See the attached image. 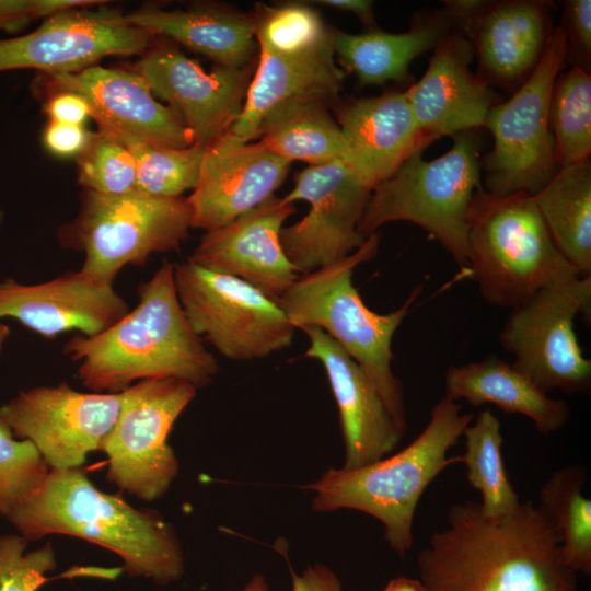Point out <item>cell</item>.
<instances>
[{"label":"cell","instance_id":"cell-14","mask_svg":"<svg viewBox=\"0 0 591 591\" xmlns=\"http://www.w3.org/2000/svg\"><path fill=\"white\" fill-rule=\"evenodd\" d=\"M372 189L343 161L309 165L294 175V187L283 196L305 200L309 212L282 228V248L300 275L343 259L367 240L358 232Z\"/></svg>","mask_w":591,"mask_h":591},{"label":"cell","instance_id":"cell-13","mask_svg":"<svg viewBox=\"0 0 591 591\" xmlns=\"http://www.w3.org/2000/svg\"><path fill=\"white\" fill-rule=\"evenodd\" d=\"M123 398V392L85 393L62 382L19 392L0 406V418L50 470L80 468L114 427Z\"/></svg>","mask_w":591,"mask_h":591},{"label":"cell","instance_id":"cell-2","mask_svg":"<svg viewBox=\"0 0 591 591\" xmlns=\"http://www.w3.org/2000/svg\"><path fill=\"white\" fill-rule=\"evenodd\" d=\"M134 310L94 336L74 334L63 354L79 363L83 386L123 392L132 382L175 378L197 389L212 382L218 361L190 327L177 298L174 264L166 260L138 289Z\"/></svg>","mask_w":591,"mask_h":591},{"label":"cell","instance_id":"cell-40","mask_svg":"<svg viewBox=\"0 0 591 591\" xmlns=\"http://www.w3.org/2000/svg\"><path fill=\"white\" fill-rule=\"evenodd\" d=\"M92 132L84 126L49 121L43 132V143L58 157H78L88 144Z\"/></svg>","mask_w":591,"mask_h":591},{"label":"cell","instance_id":"cell-27","mask_svg":"<svg viewBox=\"0 0 591 591\" xmlns=\"http://www.w3.org/2000/svg\"><path fill=\"white\" fill-rule=\"evenodd\" d=\"M449 14L442 10L419 12L403 33L367 30L349 34L334 30L335 59L344 72L354 74L362 85H381L387 81L407 83L408 68L414 59L433 49L453 28Z\"/></svg>","mask_w":591,"mask_h":591},{"label":"cell","instance_id":"cell-44","mask_svg":"<svg viewBox=\"0 0 591 591\" xmlns=\"http://www.w3.org/2000/svg\"><path fill=\"white\" fill-rule=\"evenodd\" d=\"M312 3H317L323 7L332 8L338 11L349 12L358 16V19L368 27V30L376 28L373 7L374 2L370 0H316Z\"/></svg>","mask_w":591,"mask_h":591},{"label":"cell","instance_id":"cell-18","mask_svg":"<svg viewBox=\"0 0 591 591\" xmlns=\"http://www.w3.org/2000/svg\"><path fill=\"white\" fill-rule=\"evenodd\" d=\"M291 163L262 141L229 132L206 147L199 178L187 201L192 228H221L259 206L283 183Z\"/></svg>","mask_w":591,"mask_h":591},{"label":"cell","instance_id":"cell-7","mask_svg":"<svg viewBox=\"0 0 591 591\" xmlns=\"http://www.w3.org/2000/svg\"><path fill=\"white\" fill-rule=\"evenodd\" d=\"M478 129L456 134L452 147L427 161L413 153L370 197L358 225L363 236L390 222L422 228L467 271V216L480 185Z\"/></svg>","mask_w":591,"mask_h":591},{"label":"cell","instance_id":"cell-28","mask_svg":"<svg viewBox=\"0 0 591 591\" xmlns=\"http://www.w3.org/2000/svg\"><path fill=\"white\" fill-rule=\"evenodd\" d=\"M444 397L464 399L473 406L493 404L506 413L523 415L546 436L560 430L570 418L565 401L548 396L511 363L494 355L449 367Z\"/></svg>","mask_w":591,"mask_h":591},{"label":"cell","instance_id":"cell-16","mask_svg":"<svg viewBox=\"0 0 591 591\" xmlns=\"http://www.w3.org/2000/svg\"><path fill=\"white\" fill-rule=\"evenodd\" d=\"M555 4L545 0H449L443 10L471 43L477 74L491 88L521 84L553 34Z\"/></svg>","mask_w":591,"mask_h":591},{"label":"cell","instance_id":"cell-30","mask_svg":"<svg viewBox=\"0 0 591 591\" xmlns=\"http://www.w3.org/2000/svg\"><path fill=\"white\" fill-rule=\"evenodd\" d=\"M583 465L555 471L540 489L538 506L560 538V556L572 572L591 575V501L582 495Z\"/></svg>","mask_w":591,"mask_h":591},{"label":"cell","instance_id":"cell-25","mask_svg":"<svg viewBox=\"0 0 591 591\" xmlns=\"http://www.w3.org/2000/svg\"><path fill=\"white\" fill-rule=\"evenodd\" d=\"M348 165L373 190L415 152L429 144L417 125L405 91L350 99L337 105Z\"/></svg>","mask_w":591,"mask_h":591},{"label":"cell","instance_id":"cell-1","mask_svg":"<svg viewBox=\"0 0 591 591\" xmlns=\"http://www.w3.org/2000/svg\"><path fill=\"white\" fill-rule=\"evenodd\" d=\"M417 564L430 591H577L555 526L531 500L501 519L485 517L473 500L453 503Z\"/></svg>","mask_w":591,"mask_h":591},{"label":"cell","instance_id":"cell-31","mask_svg":"<svg viewBox=\"0 0 591 591\" xmlns=\"http://www.w3.org/2000/svg\"><path fill=\"white\" fill-rule=\"evenodd\" d=\"M462 436L465 451L461 463L465 465L468 484L480 494L483 514L490 519L511 515L522 501L505 466L500 421L490 410H482Z\"/></svg>","mask_w":591,"mask_h":591},{"label":"cell","instance_id":"cell-41","mask_svg":"<svg viewBox=\"0 0 591 591\" xmlns=\"http://www.w3.org/2000/svg\"><path fill=\"white\" fill-rule=\"evenodd\" d=\"M49 121L84 126L90 116V105L81 95L67 91L55 93L44 106Z\"/></svg>","mask_w":591,"mask_h":591},{"label":"cell","instance_id":"cell-19","mask_svg":"<svg viewBox=\"0 0 591 591\" xmlns=\"http://www.w3.org/2000/svg\"><path fill=\"white\" fill-rule=\"evenodd\" d=\"M293 204L276 195L230 223L207 231L188 260L211 271L236 277L278 302L300 274L280 241Z\"/></svg>","mask_w":591,"mask_h":591},{"label":"cell","instance_id":"cell-34","mask_svg":"<svg viewBox=\"0 0 591 591\" xmlns=\"http://www.w3.org/2000/svg\"><path fill=\"white\" fill-rule=\"evenodd\" d=\"M96 125L99 130L119 141L134 158L137 190L154 196L182 197L184 192L196 187L206 147L161 148L106 124Z\"/></svg>","mask_w":591,"mask_h":591},{"label":"cell","instance_id":"cell-22","mask_svg":"<svg viewBox=\"0 0 591 591\" xmlns=\"http://www.w3.org/2000/svg\"><path fill=\"white\" fill-rule=\"evenodd\" d=\"M57 91L81 95L95 123L117 128L155 147L184 149L194 139L178 115L155 100L135 71L92 66L77 72L46 74Z\"/></svg>","mask_w":591,"mask_h":591},{"label":"cell","instance_id":"cell-37","mask_svg":"<svg viewBox=\"0 0 591 591\" xmlns=\"http://www.w3.org/2000/svg\"><path fill=\"white\" fill-rule=\"evenodd\" d=\"M49 471L34 444L18 439L0 418V514L5 517L26 500Z\"/></svg>","mask_w":591,"mask_h":591},{"label":"cell","instance_id":"cell-32","mask_svg":"<svg viewBox=\"0 0 591 591\" xmlns=\"http://www.w3.org/2000/svg\"><path fill=\"white\" fill-rule=\"evenodd\" d=\"M259 139L290 163L298 160L322 165L349 161L340 128L324 103H308L285 112L264 128Z\"/></svg>","mask_w":591,"mask_h":591},{"label":"cell","instance_id":"cell-3","mask_svg":"<svg viewBox=\"0 0 591 591\" xmlns=\"http://www.w3.org/2000/svg\"><path fill=\"white\" fill-rule=\"evenodd\" d=\"M30 541L50 534L83 538L117 554L130 577L158 584L181 579L184 557L173 525L101 491L80 468L50 470L44 483L4 517Z\"/></svg>","mask_w":591,"mask_h":591},{"label":"cell","instance_id":"cell-9","mask_svg":"<svg viewBox=\"0 0 591 591\" xmlns=\"http://www.w3.org/2000/svg\"><path fill=\"white\" fill-rule=\"evenodd\" d=\"M567 40L556 27L532 73L513 95L494 105L484 127L494 148L483 166L488 193L535 195L558 170L549 128V103L556 77L566 61Z\"/></svg>","mask_w":591,"mask_h":591},{"label":"cell","instance_id":"cell-45","mask_svg":"<svg viewBox=\"0 0 591 591\" xmlns=\"http://www.w3.org/2000/svg\"><path fill=\"white\" fill-rule=\"evenodd\" d=\"M100 0H35V19L48 18L65 11L102 4Z\"/></svg>","mask_w":591,"mask_h":591},{"label":"cell","instance_id":"cell-10","mask_svg":"<svg viewBox=\"0 0 591 591\" xmlns=\"http://www.w3.org/2000/svg\"><path fill=\"white\" fill-rule=\"evenodd\" d=\"M174 282L190 327L223 357L260 359L291 345L296 328L254 286L188 259L174 265Z\"/></svg>","mask_w":591,"mask_h":591},{"label":"cell","instance_id":"cell-23","mask_svg":"<svg viewBox=\"0 0 591 591\" xmlns=\"http://www.w3.org/2000/svg\"><path fill=\"white\" fill-rule=\"evenodd\" d=\"M310 345L305 355L325 369L345 443V468H356L391 454L404 433L359 364L322 329L301 328Z\"/></svg>","mask_w":591,"mask_h":591},{"label":"cell","instance_id":"cell-5","mask_svg":"<svg viewBox=\"0 0 591 591\" xmlns=\"http://www.w3.org/2000/svg\"><path fill=\"white\" fill-rule=\"evenodd\" d=\"M379 244L380 234L375 232L347 257L302 274L278 303L294 328L322 329L359 364L405 434L404 389L392 370V341L422 286L418 285L394 311L380 314L370 310L352 283V274L376 255Z\"/></svg>","mask_w":591,"mask_h":591},{"label":"cell","instance_id":"cell-15","mask_svg":"<svg viewBox=\"0 0 591 591\" xmlns=\"http://www.w3.org/2000/svg\"><path fill=\"white\" fill-rule=\"evenodd\" d=\"M153 37L114 10L65 11L46 18L30 33L0 38V72H77L96 66L105 57L141 56Z\"/></svg>","mask_w":591,"mask_h":591},{"label":"cell","instance_id":"cell-35","mask_svg":"<svg viewBox=\"0 0 591 591\" xmlns=\"http://www.w3.org/2000/svg\"><path fill=\"white\" fill-rule=\"evenodd\" d=\"M253 16L259 50L274 55L308 54L333 39L334 30L328 28L320 12L306 3L257 4Z\"/></svg>","mask_w":591,"mask_h":591},{"label":"cell","instance_id":"cell-36","mask_svg":"<svg viewBox=\"0 0 591 591\" xmlns=\"http://www.w3.org/2000/svg\"><path fill=\"white\" fill-rule=\"evenodd\" d=\"M78 182L83 189L106 195L137 190V170L129 151L115 138L92 132L83 151L76 158Z\"/></svg>","mask_w":591,"mask_h":591},{"label":"cell","instance_id":"cell-12","mask_svg":"<svg viewBox=\"0 0 591 591\" xmlns=\"http://www.w3.org/2000/svg\"><path fill=\"white\" fill-rule=\"evenodd\" d=\"M591 275L541 290L511 310L499 341L512 354L511 363L548 394L589 392L591 360L578 343L573 321L590 315Z\"/></svg>","mask_w":591,"mask_h":591},{"label":"cell","instance_id":"cell-24","mask_svg":"<svg viewBox=\"0 0 591 591\" xmlns=\"http://www.w3.org/2000/svg\"><path fill=\"white\" fill-rule=\"evenodd\" d=\"M344 80L333 39L298 56L259 50L243 108L228 132L246 142L260 138L264 128L285 112L308 103L327 104L336 100Z\"/></svg>","mask_w":591,"mask_h":591},{"label":"cell","instance_id":"cell-47","mask_svg":"<svg viewBox=\"0 0 591 591\" xmlns=\"http://www.w3.org/2000/svg\"><path fill=\"white\" fill-rule=\"evenodd\" d=\"M242 591H268V583L264 576H254Z\"/></svg>","mask_w":591,"mask_h":591},{"label":"cell","instance_id":"cell-48","mask_svg":"<svg viewBox=\"0 0 591 591\" xmlns=\"http://www.w3.org/2000/svg\"><path fill=\"white\" fill-rule=\"evenodd\" d=\"M10 334H11L10 326L8 324L0 322V355L4 348L7 340L10 337Z\"/></svg>","mask_w":591,"mask_h":591},{"label":"cell","instance_id":"cell-42","mask_svg":"<svg viewBox=\"0 0 591 591\" xmlns=\"http://www.w3.org/2000/svg\"><path fill=\"white\" fill-rule=\"evenodd\" d=\"M292 591H344L337 575L324 565L305 568L292 573Z\"/></svg>","mask_w":591,"mask_h":591},{"label":"cell","instance_id":"cell-21","mask_svg":"<svg viewBox=\"0 0 591 591\" xmlns=\"http://www.w3.org/2000/svg\"><path fill=\"white\" fill-rule=\"evenodd\" d=\"M128 311L113 287L96 285L79 271L33 285L0 280V320L13 318L47 339L71 331L97 335Z\"/></svg>","mask_w":591,"mask_h":591},{"label":"cell","instance_id":"cell-33","mask_svg":"<svg viewBox=\"0 0 591 591\" xmlns=\"http://www.w3.org/2000/svg\"><path fill=\"white\" fill-rule=\"evenodd\" d=\"M549 128L558 167L590 158L591 76L571 67L555 79L549 103Z\"/></svg>","mask_w":591,"mask_h":591},{"label":"cell","instance_id":"cell-11","mask_svg":"<svg viewBox=\"0 0 591 591\" xmlns=\"http://www.w3.org/2000/svg\"><path fill=\"white\" fill-rule=\"evenodd\" d=\"M197 390L181 379L157 378L123 391L118 418L100 445L109 483L144 501L164 496L179 466L167 437Z\"/></svg>","mask_w":591,"mask_h":591},{"label":"cell","instance_id":"cell-20","mask_svg":"<svg viewBox=\"0 0 591 591\" xmlns=\"http://www.w3.org/2000/svg\"><path fill=\"white\" fill-rule=\"evenodd\" d=\"M474 50L454 27L433 48L421 79L405 95L425 140L484 127L489 109L499 103L494 89L470 65Z\"/></svg>","mask_w":591,"mask_h":591},{"label":"cell","instance_id":"cell-46","mask_svg":"<svg viewBox=\"0 0 591 591\" xmlns=\"http://www.w3.org/2000/svg\"><path fill=\"white\" fill-rule=\"evenodd\" d=\"M382 591H430L419 579L397 577L389 581Z\"/></svg>","mask_w":591,"mask_h":591},{"label":"cell","instance_id":"cell-38","mask_svg":"<svg viewBox=\"0 0 591 591\" xmlns=\"http://www.w3.org/2000/svg\"><path fill=\"white\" fill-rule=\"evenodd\" d=\"M27 543L20 534L0 535V591H37L55 569L50 544L26 552Z\"/></svg>","mask_w":591,"mask_h":591},{"label":"cell","instance_id":"cell-8","mask_svg":"<svg viewBox=\"0 0 591 591\" xmlns=\"http://www.w3.org/2000/svg\"><path fill=\"white\" fill-rule=\"evenodd\" d=\"M190 228L187 198L83 189L78 215L59 229L58 240L63 248L84 254L81 275L113 287L126 265L142 266L152 254L178 252Z\"/></svg>","mask_w":591,"mask_h":591},{"label":"cell","instance_id":"cell-17","mask_svg":"<svg viewBox=\"0 0 591 591\" xmlns=\"http://www.w3.org/2000/svg\"><path fill=\"white\" fill-rule=\"evenodd\" d=\"M255 68L256 62L243 68L216 65L206 71L176 47L161 45L142 54L132 71L178 115L194 144L207 147L239 117Z\"/></svg>","mask_w":591,"mask_h":591},{"label":"cell","instance_id":"cell-43","mask_svg":"<svg viewBox=\"0 0 591 591\" xmlns=\"http://www.w3.org/2000/svg\"><path fill=\"white\" fill-rule=\"evenodd\" d=\"M35 19V0H0V32L16 30Z\"/></svg>","mask_w":591,"mask_h":591},{"label":"cell","instance_id":"cell-29","mask_svg":"<svg viewBox=\"0 0 591 591\" xmlns=\"http://www.w3.org/2000/svg\"><path fill=\"white\" fill-rule=\"evenodd\" d=\"M561 255L582 275L591 273V161L560 166L534 196Z\"/></svg>","mask_w":591,"mask_h":591},{"label":"cell","instance_id":"cell-6","mask_svg":"<svg viewBox=\"0 0 591 591\" xmlns=\"http://www.w3.org/2000/svg\"><path fill=\"white\" fill-rule=\"evenodd\" d=\"M467 273L491 305L514 309L582 276L559 252L533 195L479 187L467 216Z\"/></svg>","mask_w":591,"mask_h":591},{"label":"cell","instance_id":"cell-49","mask_svg":"<svg viewBox=\"0 0 591 591\" xmlns=\"http://www.w3.org/2000/svg\"><path fill=\"white\" fill-rule=\"evenodd\" d=\"M4 211L2 209V207L0 206V233H1V230H2V227H3V221H4Z\"/></svg>","mask_w":591,"mask_h":591},{"label":"cell","instance_id":"cell-26","mask_svg":"<svg viewBox=\"0 0 591 591\" xmlns=\"http://www.w3.org/2000/svg\"><path fill=\"white\" fill-rule=\"evenodd\" d=\"M126 21L151 33L177 42L206 56L218 66L243 68L255 62L258 44L253 13L220 4L187 10L142 7L125 14Z\"/></svg>","mask_w":591,"mask_h":591},{"label":"cell","instance_id":"cell-39","mask_svg":"<svg viewBox=\"0 0 591 591\" xmlns=\"http://www.w3.org/2000/svg\"><path fill=\"white\" fill-rule=\"evenodd\" d=\"M563 30L566 34V60L590 73L591 62V1L567 0L564 4Z\"/></svg>","mask_w":591,"mask_h":591},{"label":"cell","instance_id":"cell-4","mask_svg":"<svg viewBox=\"0 0 591 591\" xmlns=\"http://www.w3.org/2000/svg\"><path fill=\"white\" fill-rule=\"evenodd\" d=\"M459 402L443 397L431 409L424 430L403 450L356 468H328L306 487L317 512L352 509L379 520L384 538L402 558L414 544L413 524L420 498L443 470L461 463L448 456L473 421Z\"/></svg>","mask_w":591,"mask_h":591}]
</instances>
